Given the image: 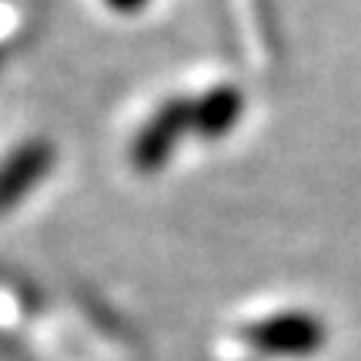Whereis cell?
Returning a JSON list of instances; mask_svg holds the SVG:
<instances>
[{
	"instance_id": "cell-1",
	"label": "cell",
	"mask_w": 361,
	"mask_h": 361,
	"mask_svg": "<svg viewBox=\"0 0 361 361\" xmlns=\"http://www.w3.org/2000/svg\"><path fill=\"white\" fill-rule=\"evenodd\" d=\"M247 345L271 358H311L324 345V324L311 311H281L245 328Z\"/></svg>"
},
{
	"instance_id": "cell-3",
	"label": "cell",
	"mask_w": 361,
	"mask_h": 361,
	"mask_svg": "<svg viewBox=\"0 0 361 361\" xmlns=\"http://www.w3.org/2000/svg\"><path fill=\"white\" fill-rule=\"evenodd\" d=\"M54 164H57V151L44 137H34V141L13 147L0 161V214H7L11 207H17L37 191V184L51 178Z\"/></svg>"
},
{
	"instance_id": "cell-4",
	"label": "cell",
	"mask_w": 361,
	"mask_h": 361,
	"mask_svg": "<svg viewBox=\"0 0 361 361\" xmlns=\"http://www.w3.org/2000/svg\"><path fill=\"white\" fill-rule=\"evenodd\" d=\"M245 114V94L234 84H221L191 101V128L204 141H218L224 134L238 128V121Z\"/></svg>"
},
{
	"instance_id": "cell-2",
	"label": "cell",
	"mask_w": 361,
	"mask_h": 361,
	"mask_svg": "<svg viewBox=\"0 0 361 361\" xmlns=\"http://www.w3.org/2000/svg\"><path fill=\"white\" fill-rule=\"evenodd\" d=\"M191 101L188 97H171L157 107L151 121L141 128L130 147V161L141 174H157L171 164L180 141L191 134Z\"/></svg>"
},
{
	"instance_id": "cell-5",
	"label": "cell",
	"mask_w": 361,
	"mask_h": 361,
	"mask_svg": "<svg viewBox=\"0 0 361 361\" xmlns=\"http://www.w3.org/2000/svg\"><path fill=\"white\" fill-rule=\"evenodd\" d=\"M111 11H117V13H141L151 0H104Z\"/></svg>"
},
{
	"instance_id": "cell-6",
	"label": "cell",
	"mask_w": 361,
	"mask_h": 361,
	"mask_svg": "<svg viewBox=\"0 0 361 361\" xmlns=\"http://www.w3.org/2000/svg\"><path fill=\"white\" fill-rule=\"evenodd\" d=\"M0 61H4V57H0Z\"/></svg>"
}]
</instances>
